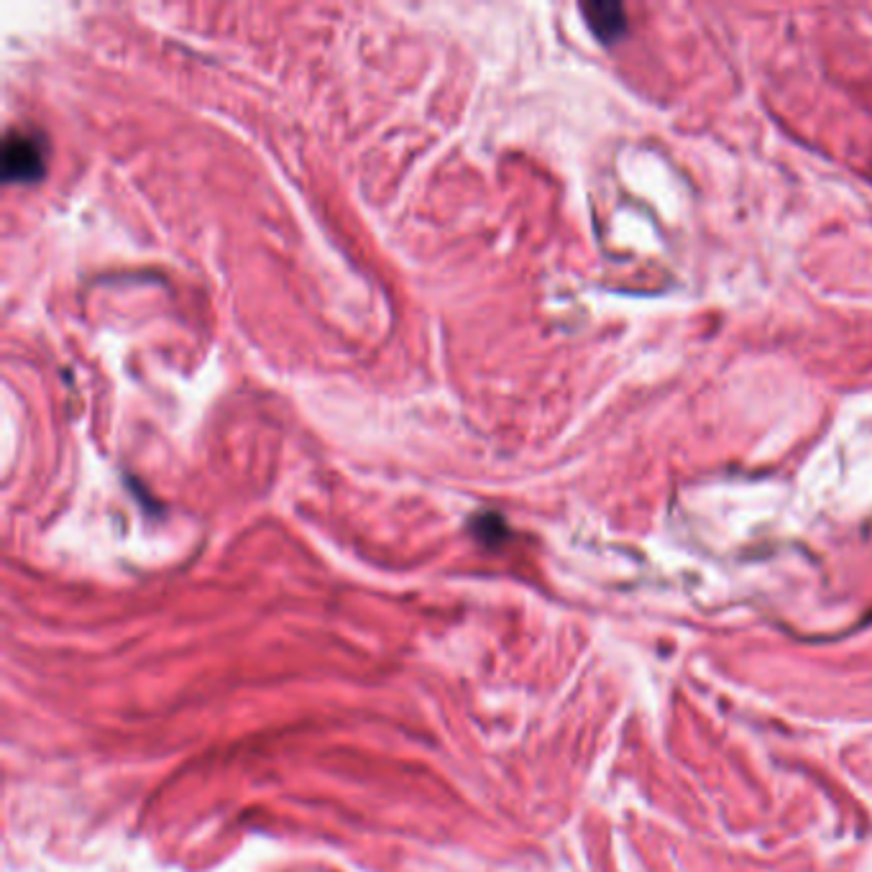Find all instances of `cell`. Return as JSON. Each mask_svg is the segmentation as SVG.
<instances>
[{"label": "cell", "instance_id": "cell-1", "mask_svg": "<svg viewBox=\"0 0 872 872\" xmlns=\"http://www.w3.org/2000/svg\"><path fill=\"white\" fill-rule=\"evenodd\" d=\"M47 174V141L37 131L11 129L3 139L6 185H34Z\"/></svg>", "mask_w": 872, "mask_h": 872}, {"label": "cell", "instance_id": "cell-2", "mask_svg": "<svg viewBox=\"0 0 872 872\" xmlns=\"http://www.w3.org/2000/svg\"><path fill=\"white\" fill-rule=\"evenodd\" d=\"M581 13L592 29V34L602 41V44H614V41L627 34V13L619 3H584Z\"/></svg>", "mask_w": 872, "mask_h": 872}, {"label": "cell", "instance_id": "cell-3", "mask_svg": "<svg viewBox=\"0 0 872 872\" xmlns=\"http://www.w3.org/2000/svg\"><path fill=\"white\" fill-rule=\"evenodd\" d=\"M471 530L484 545H500L506 537V525L496 512H486V514H479V517H473Z\"/></svg>", "mask_w": 872, "mask_h": 872}]
</instances>
